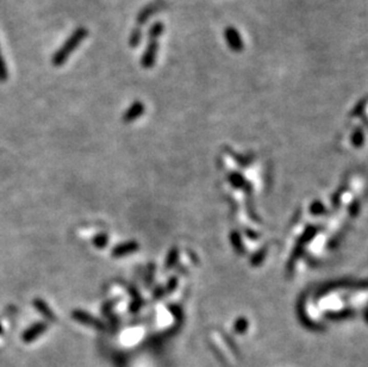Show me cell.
Returning a JSON list of instances; mask_svg holds the SVG:
<instances>
[{"instance_id":"obj_1","label":"cell","mask_w":368,"mask_h":367,"mask_svg":"<svg viewBox=\"0 0 368 367\" xmlns=\"http://www.w3.org/2000/svg\"><path fill=\"white\" fill-rule=\"evenodd\" d=\"M88 36V30L86 28L80 27L75 29L73 31V34L69 36L64 45L61 46L60 49H58L56 53L53 55V58H51V64L55 67H60V66L65 65L67 62L68 57L71 56L73 51H74L76 48H78L84 39H86Z\"/></svg>"},{"instance_id":"obj_2","label":"cell","mask_w":368,"mask_h":367,"mask_svg":"<svg viewBox=\"0 0 368 367\" xmlns=\"http://www.w3.org/2000/svg\"><path fill=\"white\" fill-rule=\"evenodd\" d=\"M165 6V3L162 0H157V2H154L152 4H148V5L143 7V9L139 11L137 17H136V22H137L138 27L146 24L150 17H153L157 11L162 9Z\"/></svg>"},{"instance_id":"obj_3","label":"cell","mask_w":368,"mask_h":367,"mask_svg":"<svg viewBox=\"0 0 368 367\" xmlns=\"http://www.w3.org/2000/svg\"><path fill=\"white\" fill-rule=\"evenodd\" d=\"M157 50H159V43H157V41H149L141 58V66L143 68H152L155 65Z\"/></svg>"},{"instance_id":"obj_4","label":"cell","mask_w":368,"mask_h":367,"mask_svg":"<svg viewBox=\"0 0 368 367\" xmlns=\"http://www.w3.org/2000/svg\"><path fill=\"white\" fill-rule=\"evenodd\" d=\"M224 37H226L227 43L228 46L230 47V49L237 51V53L243 49V41H242L240 34H238V31L235 28H227L226 30H224Z\"/></svg>"},{"instance_id":"obj_5","label":"cell","mask_w":368,"mask_h":367,"mask_svg":"<svg viewBox=\"0 0 368 367\" xmlns=\"http://www.w3.org/2000/svg\"><path fill=\"white\" fill-rule=\"evenodd\" d=\"M145 112V105L142 104L141 101H135L130 108L128 109V111L125 112L124 115V120L125 122H132L136 118H138L139 116L143 115Z\"/></svg>"},{"instance_id":"obj_6","label":"cell","mask_w":368,"mask_h":367,"mask_svg":"<svg viewBox=\"0 0 368 367\" xmlns=\"http://www.w3.org/2000/svg\"><path fill=\"white\" fill-rule=\"evenodd\" d=\"M163 30H165V27L161 22H156V23H154L152 27L149 28V31H148L149 41H157V38H159L160 36L163 34Z\"/></svg>"},{"instance_id":"obj_7","label":"cell","mask_w":368,"mask_h":367,"mask_svg":"<svg viewBox=\"0 0 368 367\" xmlns=\"http://www.w3.org/2000/svg\"><path fill=\"white\" fill-rule=\"evenodd\" d=\"M44 330V325L43 324H37L35 327H32L31 329H29L27 333L24 334L23 336V340L27 341V342H29V341H32L34 339H36L39 334H41Z\"/></svg>"},{"instance_id":"obj_8","label":"cell","mask_w":368,"mask_h":367,"mask_svg":"<svg viewBox=\"0 0 368 367\" xmlns=\"http://www.w3.org/2000/svg\"><path fill=\"white\" fill-rule=\"evenodd\" d=\"M142 29L141 27H136L134 30L131 31L130 38H129V45L132 48H136L142 41Z\"/></svg>"},{"instance_id":"obj_9","label":"cell","mask_w":368,"mask_h":367,"mask_svg":"<svg viewBox=\"0 0 368 367\" xmlns=\"http://www.w3.org/2000/svg\"><path fill=\"white\" fill-rule=\"evenodd\" d=\"M9 79V69L4 60V56L2 55V50H0V83H5Z\"/></svg>"},{"instance_id":"obj_10","label":"cell","mask_w":368,"mask_h":367,"mask_svg":"<svg viewBox=\"0 0 368 367\" xmlns=\"http://www.w3.org/2000/svg\"><path fill=\"white\" fill-rule=\"evenodd\" d=\"M0 332H2V329H0Z\"/></svg>"}]
</instances>
